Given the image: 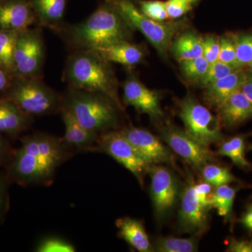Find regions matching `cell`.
I'll use <instances>...</instances> for the list:
<instances>
[{
	"label": "cell",
	"mask_w": 252,
	"mask_h": 252,
	"mask_svg": "<svg viewBox=\"0 0 252 252\" xmlns=\"http://www.w3.org/2000/svg\"><path fill=\"white\" fill-rule=\"evenodd\" d=\"M10 165L9 177L22 185L49 184L58 167L67 160L72 149L63 138L36 132L21 140Z\"/></svg>",
	"instance_id": "6da1fadb"
},
{
	"label": "cell",
	"mask_w": 252,
	"mask_h": 252,
	"mask_svg": "<svg viewBox=\"0 0 252 252\" xmlns=\"http://www.w3.org/2000/svg\"><path fill=\"white\" fill-rule=\"evenodd\" d=\"M132 28L109 0H104L84 21L74 24L63 23L54 31L68 49L94 51L99 48L131 41Z\"/></svg>",
	"instance_id": "7a4b0ae2"
},
{
	"label": "cell",
	"mask_w": 252,
	"mask_h": 252,
	"mask_svg": "<svg viewBox=\"0 0 252 252\" xmlns=\"http://www.w3.org/2000/svg\"><path fill=\"white\" fill-rule=\"evenodd\" d=\"M63 79L69 87L105 94L123 108L112 63L94 51H70Z\"/></svg>",
	"instance_id": "3957f363"
},
{
	"label": "cell",
	"mask_w": 252,
	"mask_h": 252,
	"mask_svg": "<svg viewBox=\"0 0 252 252\" xmlns=\"http://www.w3.org/2000/svg\"><path fill=\"white\" fill-rule=\"evenodd\" d=\"M62 95V108L72 113L87 130L100 135L119 126V112L123 108L108 96L69 86Z\"/></svg>",
	"instance_id": "277c9868"
},
{
	"label": "cell",
	"mask_w": 252,
	"mask_h": 252,
	"mask_svg": "<svg viewBox=\"0 0 252 252\" xmlns=\"http://www.w3.org/2000/svg\"><path fill=\"white\" fill-rule=\"evenodd\" d=\"M3 99L14 102L23 112L33 118L57 114L63 107L62 94L39 79L15 77Z\"/></svg>",
	"instance_id": "5b68a950"
},
{
	"label": "cell",
	"mask_w": 252,
	"mask_h": 252,
	"mask_svg": "<svg viewBox=\"0 0 252 252\" xmlns=\"http://www.w3.org/2000/svg\"><path fill=\"white\" fill-rule=\"evenodd\" d=\"M215 187L189 178L180 195L178 228L180 233L201 236L209 227L212 195Z\"/></svg>",
	"instance_id": "8992f818"
},
{
	"label": "cell",
	"mask_w": 252,
	"mask_h": 252,
	"mask_svg": "<svg viewBox=\"0 0 252 252\" xmlns=\"http://www.w3.org/2000/svg\"><path fill=\"white\" fill-rule=\"evenodd\" d=\"M133 31H138L162 57L166 58L182 22H159L147 17L134 0H109Z\"/></svg>",
	"instance_id": "52a82bcc"
},
{
	"label": "cell",
	"mask_w": 252,
	"mask_h": 252,
	"mask_svg": "<svg viewBox=\"0 0 252 252\" xmlns=\"http://www.w3.org/2000/svg\"><path fill=\"white\" fill-rule=\"evenodd\" d=\"M45 60L42 28L34 26L20 32L14 50V77L43 79Z\"/></svg>",
	"instance_id": "ba28073f"
},
{
	"label": "cell",
	"mask_w": 252,
	"mask_h": 252,
	"mask_svg": "<svg viewBox=\"0 0 252 252\" xmlns=\"http://www.w3.org/2000/svg\"><path fill=\"white\" fill-rule=\"evenodd\" d=\"M178 107L179 116L189 135L209 147L223 140L218 116L214 115L193 96H186L179 101Z\"/></svg>",
	"instance_id": "9c48e42d"
},
{
	"label": "cell",
	"mask_w": 252,
	"mask_h": 252,
	"mask_svg": "<svg viewBox=\"0 0 252 252\" xmlns=\"http://www.w3.org/2000/svg\"><path fill=\"white\" fill-rule=\"evenodd\" d=\"M92 152H102L113 158L135 176L143 187L144 177L149 173L151 165L141 157L122 131L113 130L100 134Z\"/></svg>",
	"instance_id": "30bf717a"
},
{
	"label": "cell",
	"mask_w": 252,
	"mask_h": 252,
	"mask_svg": "<svg viewBox=\"0 0 252 252\" xmlns=\"http://www.w3.org/2000/svg\"><path fill=\"white\" fill-rule=\"evenodd\" d=\"M149 174L154 213L158 220H162L170 215L180 198V182L172 170L163 165H151Z\"/></svg>",
	"instance_id": "8fae6325"
},
{
	"label": "cell",
	"mask_w": 252,
	"mask_h": 252,
	"mask_svg": "<svg viewBox=\"0 0 252 252\" xmlns=\"http://www.w3.org/2000/svg\"><path fill=\"white\" fill-rule=\"evenodd\" d=\"M162 140L179 157L195 170L216 161L217 154L189 135L185 130L171 124H165L160 130Z\"/></svg>",
	"instance_id": "7c38bea8"
},
{
	"label": "cell",
	"mask_w": 252,
	"mask_h": 252,
	"mask_svg": "<svg viewBox=\"0 0 252 252\" xmlns=\"http://www.w3.org/2000/svg\"><path fill=\"white\" fill-rule=\"evenodd\" d=\"M122 88L124 105L134 107L140 114H147L155 122L163 117L160 94L147 88L133 72L128 71Z\"/></svg>",
	"instance_id": "4fadbf2b"
},
{
	"label": "cell",
	"mask_w": 252,
	"mask_h": 252,
	"mask_svg": "<svg viewBox=\"0 0 252 252\" xmlns=\"http://www.w3.org/2000/svg\"><path fill=\"white\" fill-rule=\"evenodd\" d=\"M121 131L149 165L165 164L176 168L175 158L171 151L157 135L132 126Z\"/></svg>",
	"instance_id": "5bb4252c"
},
{
	"label": "cell",
	"mask_w": 252,
	"mask_h": 252,
	"mask_svg": "<svg viewBox=\"0 0 252 252\" xmlns=\"http://www.w3.org/2000/svg\"><path fill=\"white\" fill-rule=\"evenodd\" d=\"M36 23L31 0H0V31L21 32Z\"/></svg>",
	"instance_id": "9a60e30c"
},
{
	"label": "cell",
	"mask_w": 252,
	"mask_h": 252,
	"mask_svg": "<svg viewBox=\"0 0 252 252\" xmlns=\"http://www.w3.org/2000/svg\"><path fill=\"white\" fill-rule=\"evenodd\" d=\"M246 72L238 69L223 79L204 88L203 99L208 107L218 109L232 94L241 90Z\"/></svg>",
	"instance_id": "2e32d148"
},
{
	"label": "cell",
	"mask_w": 252,
	"mask_h": 252,
	"mask_svg": "<svg viewBox=\"0 0 252 252\" xmlns=\"http://www.w3.org/2000/svg\"><path fill=\"white\" fill-rule=\"evenodd\" d=\"M217 112L222 126L234 128L252 119V102L240 90L232 94Z\"/></svg>",
	"instance_id": "e0dca14e"
},
{
	"label": "cell",
	"mask_w": 252,
	"mask_h": 252,
	"mask_svg": "<svg viewBox=\"0 0 252 252\" xmlns=\"http://www.w3.org/2000/svg\"><path fill=\"white\" fill-rule=\"evenodd\" d=\"M102 59L110 63H117L127 68L135 67L143 62L145 49L130 41H123L94 50Z\"/></svg>",
	"instance_id": "ac0fdd59"
},
{
	"label": "cell",
	"mask_w": 252,
	"mask_h": 252,
	"mask_svg": "<svg viewBox=\"0 0 252 252\" xmlns=\"http://www.w3.org/2000/svg\"><path fill=\"white\" fill-rule=\"evenodd\" d=\"M60 113L64 123V142L72 149L92 151L98 140L99 134L83 127L67 109L62 108Z\"/></svg>",
	"instance_id": "d6986e66"
},
{
	"label": "cell",
	"mask_w": 252,
	"mask_h": 252,
	"mask_svg": "<svg viewBox=\"0 0 252 252\" xmlns=\"http://www.w3.org/2000/svg\"><path fill=\"white\" fill-rule=\"evenodd\" d=\"M68 0H31L36 26L56 31L64 23Z\"/></svg>",
	"instance_id": "ffe728a7"
},
{
	"label": "cell",
	"mask_w": 252,
	"mask_h": 252,
	"mask_svg": "<svg viewBox=\"0 0 252 252\" xmlns=\"http://www.w3.org/2000/svg\"><path fill=\"white\" fill-rule=\"evenodd\" d=\"M119 228L118 235L125 240L130 247L140 252H154L153 244L151 243L143 223L136 219L126 217L116 221Z\"/></svg>",
	"instance_id": "44dd1931"
},
{
	"label": "cell",
	"mask_w": 252,
	"mask_h": 252,
	"mask_svg": "<svg viewBox=\"0 0 252 252\" xmlns=\"http://www.w3.org/2000/svg\"><path fill=\"white\" fill-rule=\"evenodd\" d=\"M33 117L28 116L7 99H0V134L19 135L28 128Z\"/></svg>",
	"instance_id": "7402d4cb"
},
{
	"label": "cell",
	"mask_w": 252,
	"mask_h": 252,
	"mask_svg": "<svg viewBox=\"0 0 252 252\" xmlns=\"http://www.w3.org/2000/svg\"><path fill=\"white\" fill-rule=\"evenodd\" d=\"M203 36L193 31L180 33L172 41L170 51L178 61L203 56Z\"/></svg>",
	"instance_id": "603a6c76"
},
{
	"label": "cell",
	"mask_w": 252,
	"mask_h": 252,
	"mask_svg": "<svg viewBox=\"0 0 252 252\" xmlns=\"http://www.w3.org/2000/svg\"><path fill=\"white\" fill-rule=\"evenodd\" d=\"M246 136H234L228 140L220 142L217 155L229 158L236 166L244 170H252V163L245 157Z\"/></svg>",
	"instance_id": "cb8c5ba5"
},
{
	"label": "cell",
	"mask_w": 252,
	"mask_h": 252,
	"mask_svg": "<svg viewBox=\"0 0 252 252\" xmlns=\"http://www.w3.org/2000/svg\"><path fill=\"white\" fill-rule=\"evenodd\" d=\"M239 188L223 185L214 189L211 199L212 209H215L225 221H233V205Z\"/></svg>",
	"instance_id": "d4e9b609"
},
{
	"label": "cell",
	"mask_w": 252,
	"mask_h": 252,
	"mask_svg": "<svg viewBox=\"0 0 252 252\" xmlns=\"http://www.w3.org/2000/svg\"><path fill=\"white\" fill-rule=\"evenodd\" d=\"M200 236L192 235L187 238L175 236L158 237L154 240V252H194L198 251Z\"/></svg>",
	"instance_id": "484cf974"
},
{
	"label": "cell",
	"mask_w": 252,
	"mask_h": 252,
	"mask_svg": "<svg viewBox=\"0 0 252 252\" xmlns=\"http://www.w3.org/2000/svg\"><path fill=\"white\" fill-rule=\"evenodd\" d=\"M201 180L210 184L214 187L223 185H230L238 183L239 180L228 167L217 165L214 162L207 164L200 170Z\"/></svg>",
	"instance_id": "4316f807"
},
{
	"label": "cell",
	"mask_w": 252,
	"mask_h": 252,
	"mask_svg": "<svg viewBox=\"0 0 252 252\" xmlns=\"http://www.w3.org/2000/svg\"><path fill=\"white\" fill-rule=\"evenodd\" d=\"M19 32L0 31V67L12 74L15 46Z\"/></svg>",
	"instance_id": "83f0119b"
},
{
	"label": "cell",
	"mask_w": 252,
	"mask_h": 252,
	"mask_svg": "<svg viewBox=\"0 0 252 252\" xmlns=\"http://www.w3.org/2000/svg\"><path fill=\"white\" fill-rule=\"evenodd\" d=\"M182 75L190 82L196 84L208 69L210 63L203 56L179 61Z\"/></svg>",
	"instance_id": "f1b7e54d"
},
{
	"label": "cell",
	"mask_w": 252,
	"mask_h": 252,
	"mask_svg": "<svg viewBox=\"0 0 252 252\" xmlns=\"http://www.w3.org/2000/svg\"><path fill=\"white\" fill-rule=\"evenodd\" d=\"M236 70L238 69H235L234 67L230 64H225L220 61H217V62L210 64L207 72L204 74L203 77L197 82L196 85L204 89L212 83L227 77Z\"/></svg>",
	"instance_id": "f546056e"
},
{
	"label": "cell",
	"mask_w": 252,
	"mask_h": 252,
	"mask_svg": "<svg viewBox=\"0 0 252 252\" xmlns=\"http://www.w3.org/2000/svg\"><path fill=\"white\" fill-rule=\"evenodd\" d=\"M144 15L154 21L164 22L169 19L166 2L160 0H134Z\"/></svg>",
	"instance_id": "4dcf8cb0"
},
{
	"label": "cell",
	"mask_w": 252,
	"mask_h": 252,
	"mask_svg": "<svg viewBox=\"0 0 252 252\" xmlns=\"http://www.w3.org/2000/svg\"><path fill=\"white\" fill-rule=\"evenodd\" d=\"M219 61L230 64L235 69H241L239 68L237 61L235 34L229 33L220 36Z\"/></svg>",
	"instance_id": "1f68e13d"
},
{
	"label": "cell",
	"mask_w": 252,
	"mask_h": 252,
	"mask_svg": "<svg viewBox=\"0 0 252 252\" xmlns=\"http://www.w3.org/2000/svg\"><path fill=\"white\" fill-rule=\"evenodd\" d=\"M37 252H74L75 247L65 239L58 236H48L36 245Z\"/></svg>",
	"instance_id": "d6a6232c"
},
{
	"label": "cell",
	"mask_w": 252,
	"mask_h": 252,
	"mask_svg": "<svg viewBox=\"0 0 252 252\" xmlns=\"http://www.w3.org/2000/svg\"><path fill=\"white\" fill-rule=\"evenodd\" d=\"M235 44L238 67L243 69L252 61V33L240 35L235 34Z\"/></svg>",
	"instance_id": "836d02e7"
},
{
	"label": "cell",
	"mask_w": 252,
	"mask_h": 252,
	"mask_svg": "<svg viewBox=\"0 0 252 252\" xmlns=\"http://www.w3.org/2000/svg\"><path fill=\"white\" fill-rule=\"evenodd\" d=\"M220 37L213 34L203 36V56L212 64L219 61Z\"/></svg>",
	"instance_id": "e575fe53"
},
{
	"label": "cell",
	"mask_w": 252,
	"mask_h": 252,
	"mask_svg": "<svg viewBox=\"0 0 252 252\" xmlns=\"http://www.w3.org/2000/svg\"><path fill=\"white\" fill-rule=\"evenodd\" d=\"M165 2L169 19L183 17L193 9V4L189 0H167Z\"/></svg>",
	"instance_id": "d590c367"
},
{
	"label": "cell",
	"mask_w": 252,
	"mask_h": 252,
	"mask_svg": "<svg viewBox=\"0 0 252 252\" xmlns=\"http://www.w3.org/2000/svg\"><path fill=\"white\" fill-rule=\"evenodd\" d=\"M226 252H252V238L228 239Z\"/></svg>",
	"instance_id": "8d00e7d4"
},
{
	"label": "cell",
	"mask_w": 252,
	"mask_h": 252,
	"mask_svg": "<svg viewBox=\"0 0 252 252\" xmlns=\"http://www.w3.org/2000/svg\"><path fill=\"white\" fill-rule=\"evenodd\" d=\"M14 78L12 73L0 67V99L4 98Z\"/></svg>",
	"instance_id": "74e56055"
},
{
	"label": "cell",
	"mask_w": 252,
	"mask_h": 252,
	"mask_svg": "<svg viewBox=\"0 0 252 252\" xmlns=\"http://www.w3.org/2000/svg\"><path fill=\"white\" fill-rule=\"evenodd\" d=\"M239 222L245 229L252 234V201L247 206Z\"/></svg>",
	"instance_id": "f35d334b"
},
{
	"label": "cell",
	"mask_w": 252,
	"mask_h": 252,
	"mask_svg": "<svg viewBox=\"0 0 252 252\" xmlns=\"http://www.w3.org/2000/svg\"><path fill=\"white\" fill-rule=\"evenodd\" d=\"M241 91L252 102V72L250 71L246 72V77Z\"/></svg>",
	"instance_id": "ab89813d"
},
{
	"label": "cell",
	"mask_w": 252,
	"mask_h": 252,
	"mask_svg": "<svg viewBox=\"0 0 252 252\" xmlns=\"http://www.w3.org/2000/svg\"><path fill=\"white\" fill-rule=\"evenodd\" d=\"M6 187L4 180L0 179V216L2 213L5 207V201H6Z\"/></svg>",
	"instance_id": "60d3db41"
},
{
	"label": "cell",
	"mask_w": 252,
	"mask_h": 252,
	"mask_svg": "<svg viewBox=\"0 0 252 252\" xmlns=\"http://www.w3.org/2000/svg\"><path fill=\"white\" fill-rule=\"evenodd\" d=\"M6 144L3 146H0V161L2 160L5 154H6Z\"/></svg>",
	"instance_id": "b9f144b4"
},
{
	"label": "cell",
	"mask_w": 252,
	"mask_h": 252,
	"mask_svg": "<svg viewBox=\"0 0 252 252\" xmlns=\"http://www.w3.org/2000/svg\"><path fill=\"white\" fill-rule=\"evenodd\" d=\"M5 142L4 140H3L2 137H1V135H0V146H3L4 145Z\"/></svg>",
	"instance_id": "7bdbcfd3"
},
{
	"label": "cell",
	"mask_w": 252,
	"mask_h": 252,
	"mask_svg": "<svg viewBox=\"0 0 252 252\" xmlns=\"http://www.w3.org/2000/svg\"><path fill=\"white\" fill-rule=\"evenodd\" d=\"M189 1H190V3H192V4H194L200 1V0H189Z\"/></svg>",
	"instance_id": "ee69618b"
},
{
	"label": "cell",
	"mask_w": 252,
	"mask_h": 252,
	"mask_svg": "<svg viewBox=\"0 0 252 252\" xmlns=\"http://www.w3.org/2000/svg\"><path fill=\"white\" fill-rule=\"evenodd\" d=\"M249 67H250V72H252V61L251 63H250V64H249Z\"/></svg>",
	"instance_id": "f6af8a7d"
},
{
	"label": "cell",
	"mask_w": 252,
	"mask_h": 252,
	"mask_svg": "<svg viewBox=\"0 0 252 252\" xmlns=\"http://www.w3.org/2000/svg\"><path fill=\"white\" fill-rule=\"evenodd\" d=\"M250 149L252 150V144H251V146H250Z\"/></svg>",
	"instance_id": "bcb514c9"
}]
</instances>
